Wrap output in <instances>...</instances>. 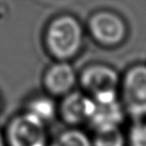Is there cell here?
Segmentation results:
<instances>
[{"mask_svg": "<svg viewBox=\"0 0 146 146\" xmlns=\"http://www.w3.org/2000/svg\"><path fill=\"white\" fill-rule=\"evenodd\" d=\"M44 44L48 54L56 61H70L83 48L84 29L74 16L59 15L47 25Z\"/></svg>", "mask_w": 146, "mask_h": 146, "instance_id": "obj_1", "label": "cell"}, {"mask_svg": "<svg viewBox=\"0 0 146 146\" xmlns=\"http://www.w3.org/2000/svg\"><path fill=\"white\" fill-rule=\"evenodd\" d=\"M119 98L126 115L146 119V64L130 66L120 79Z\"/></svg>", "mask_w": 146, "mask_h": 146, "instance_id": "obj_2", "label": "cell"}, {"mask_svg": "<svg viewBox=\"0 0 146 146\" xmlns=\"http://www.w3.org/2000/svg\"><path fill=\"white\" fill-rule=\"evenodd\" d=\"M121 76L109 65L95 63L81 71L79 82L82 91L94 100H110L119 97Z\"/></svg>", "mask_w": 146, "mask_h": 146, "instance_id": "obj_3", "label": "cell"}, {"mask_svg": "<svg viewBox=\"0 0 146 146\" xmlns=\"http://www.w3.org/2000/svg\"><path fill=\"white\" fill-rule=\"evenodd\" d=\"M7 146H48L47 125L24 111L14 116L7 124Z\"/></svg>", "mask_w": 146, "mask_h": 146, "instance_id": "obj_4", "label": "cell"}, {"mask_svg": "<svg viewBox=\"0 0 146 146\" xmlns=\"http://www.w3.org/2000/svg\"><path fill=\"white\" fill-rule=\"evenodd\" d=\"M88 32L98 45L114 48L126 40L128 27L118 13L101 10L91 15L88 21Z\"/></svg>", "mask_w": 146, "mask_h": 146, "instance_id": "obj_5", "label": "cell"}, {"mask_svg": "<svg viewBox=\"0 0 146 146\" xmlns=\"http://www.w3.org/2000/svg\"><path fill=\"white\" fill-rule=\"evenodd\" d=\"M94 108V101L83 91L72 90L62 97L58 106V115L71 127L87 124Z\"/></svg>", "mask_w": 146, "mask_h": 146, "instance_id": "obj_6", "label": "cell"}, {"mask_svg": "<svg viewBox=\"0 0 146 146\" xmlns=\"http://www.w3.org/2000/svg\"><path fill=\"white\" fill-rule=\"evenodd\" d=\"M77 80V73L69 61L55 60L44 72L43 86L48 95L63 97L74 90Z\"/></svg>", "mask_w": 146, "mask_h": 146, "instance_id": "obj_7", "label": "cell"}, {"mask_svg": "<svg viewBox=\"0 0 146 146\" xmlns=\"http://www.w3.org/2000/svg\"><path fill=\"white\" fill-rule=\"evenodd\" d=\"M94 108L88 121L93 131L120 127L126 116L120 98L110 100H94Z\"/></svg>", "mask_w": 146, "mask_h": 146, "instance_id": "obj_8", "label": "cell"}, {"mask_svg": "<svg viewBox=\"0 0 146 146\" xmlns=\"http://www.w3.org/2000/svg\"><path fill=\"white\" fill-rule=\"evenodd\" d=\"M25 111L35 116L47 125L55 119L58 114V106L50 95H40L31 98Z\"/></svg>", "mask_w": 146, "mask_h": 146, "instance_id": "obj_9", "label": "cell"}, {"mask_svg": "<svg viewBox=\"0 0 146 146\" xmlns=\"http://www.w3.org/2000/svg\"><path fill=\"white\" fill-rule=\"evenodd\" d=\"M48 146H92V139L79 128L71 127L60 132Z\"/></svg>", "mask_w": 146, "mask_h": 146, "instance_id": "obj_10", "label": "cell"}, {"mask_svg": "<svg viewBox=\"0 0 146 146\" xmlns=\"http://www.w3.org/2000/svg\"><path fill=\"white\" fill-rule=\"evenodd\" d=\"M92 146H127L126 135L120 127L94 131Z\"/></svg>", "mask_w": 146, "mask_h": 146, "instance_id": "obj_11", "label": "cell"}, {"mask_svg": "<svg viewBox=\"0 0 146 146\" xmlns=\"http://www.w3.org/2000/svg\"><path fill=\"white\" fill-rule=\"evenodd\" d=\"M127 146H146V119L135 120L126 135Z\"/></svg>", "mask_w": 146, "mask_h": 146, "instance_id": "obj_12", "label": "cell"}, {"mask_svg": "<svg viewBox=\"0 0 146 146\" xmlns=\"http://www.w3.org/2000/svg\"><path fill=\"white\" fill-rule=\"evenodd\" d=\"M0 146H7L5 135L3 134V132L1 130H0Z\"/></svg>", "mask_w": 146, "mask_h": 146, "instance_id": "obj_13", "label": "cell"}]
</instances>
